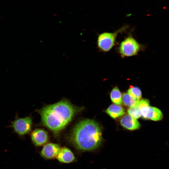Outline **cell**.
Here are the masks:
<instances>
[{
    "instance_id": "6",
    "label": "cell",
    "mask_w": 169,
    "mask_h": 169,
    "mask_svg": "<svg viewBox=\"0 0 169 169\" xmlns=\"http://www.w3.org/2000/svg\"><path fill=\"white\" fill-rule=\"evenodd\" d=\"M30 136L33 143L36 146L45 145L49 141L48 133L43 129H34L32 131Z\"/></svg>"
},
{
    "instance_id": "4",
    "label": "cell",
    "mask_w": 169,
    "mask_h": 169,
    "mask_svg": "<svg viewBox=\"0 0 169 169\" xmlns=\"http://www.w3.org/2000/svg\"><path fill=\"white\" fill-rule=\"evenodd\" d=\"M141 45L131 35H129L120 43L119 51L123 57L136 55L141 50Z\"/></svg>"
},
{
    "instance_id": "15",
    "label": "cell",
    "mask_w": 169,
    "mask_h": 169,
    "mask_svg": "<svg viewBox=\"0 0 169 169\" xmlns=\"http://www.w3.org/2000/svg\"><path fill=\"white\" fill-rule=\"evenodd\" d=\"M127 111L129 115L135 119H138L141 116V111L136 105L130 107Z\"/></svg>"
},
{
    "instance_id": "10",
    "label": "cell",
    "mask_w": 169,
    "mask_h": 169,
    "mask_svg": "<svg viewBox=\"0 0 169 169\" xmlns=\"http://www.w3.org/2000/svg\"><path fill=\"white\" fill-rule=\"evenodd\" d=\"M57 158L59 161L64 163H69L75 159L74 156L72 151L65 147L60 149Z\"/></svg>"
},
{
    "instance_id": "5",
    "label": "cell",
    "mask_w": 169,
    "mask_h": 169,
    "mask_svg": "<svg viewBox=\"0 0 169 169\" xmlns=\"http://www.w3.org/2000/svg\"><path fill=\"white\" fill-rule=\"evenodd\" d=\"M33 125L31 116L18 118L12 122L11 127L14 131L20 136H23L29 133Z\"/></svg>"
},
{
    "instance_id": "7",
    "label": "cell",
    "mask_w": 169,
    "mask_h": 169,
    "mask_svg": "<svg viewBox=\"0 0 169 169\" xmlns=\"http://www.w3.org/2000/svg\"><path fill=\"white\" fill-rule=\"evenodd\" d=\"M60 149V146L57 144L47 143L41 150L40 155L45 159H53L57 157Z\"/></svg>"
},
{
    "instance_id": "14",
    "label": "cell",
    "mask_w": 169,
    "mask_h": 169,
    "mask_svg": "<svg viewBox=\"0 0 169 169\" xmlns=\"http://www.w3.org/2000/svg\"><path fill=\"white\" fill-rule=\"evenodd\" d=\"M128 93L132 97L139 100L142 96L141 92L140 89L136 87L130 88L127 91Z\"/></svg>"
},
{
    "instance_id": "9",
    "label": "cell",
    "mask_w": 169,
    "mask_h": 169,
    "mask_svg": "<svg viewBox=\"0 0 169 169\" xmlns=\"http://www.w3.org/2000/svg\"><path fill=\"white\" fill-rule=\"evenodd\" d=\"M120 123L125 128L130 130L139 129L140 126L139 122L129 115H126L122 117L120 120Z\"/></svg>"
},
{
    "instance_id": "11",
    "label": "cell",
    "mask_w": 169,
    "mask_h": 169,
    "mask_svg": "<svg viewBox=\"0 0 169 169\" xmlns=\"http://www.w3.org/2000/svg\"><path fill=\"white\" fill-rule=\"evenodd\" d=\"M107 114L114 119H116L123 115L125 110L123 107L116 104L110 105L105 110Z\"/></svg>"
},
{
    "instance_id": "12",
    "label": "cell",
    "mask_w": 169,
    "mask_h": 169,
    "mask_svg": "<svg viewBox=\"0 0 169 169\" xmlns=\"http://www.w3.org/2000/svg\"><path fill=\"white\" fill-rule=\"evenodd\" d=\"M122 96L121 92L116 86L114 87L110 93L111 101L117 105H120L122 104Z\"/></svg>"
},
{
    "instance_id": "8",
    "label": "cell",
    "mask_w": 169,
    "mask_h": 169,
    "mask_svg": "<svg viewBox=\"0 0 169 169\" xmlns=\"http://www.w3.org/2000/svg\"><path fill=\"white\" fill-rule=\"evenodd\" d=\"M141 116L144 118L154 121H159L163 118L161 111L158 108L149 105L141 110Z\"/></svg>"
},
{
    "instance_id": "1",
    "label": "cell",
    "mask_w": 169,
    "mask_h": 169,
    "mask_svg": "<svg viewBox=\"0 0 169 169\" xmlns=\"http://www.w3.org/2000/svg\"><path fill=\"white\" fill-rule=\"evenodd\" d=\"M83 107H77L66 100L46 105L38 110L43 125L57 134L72 120Z\"/></svg>"
},
{
    "instance_id": "3",
    "label": "cell",
    "mask_w": 169,
    "mask_h": 169,
    "mask_svg": "<svg viewBox=\"0 0 169 169\" xmlns=\"http://www.w3.org/2000/svg\"><path fill=\"white\" fill-rule=\"evenodd\" d=\"M128 28L125 25L113 33L104 32L99 34L97 39V45L99 50L103 52L109 51L115 45L118 34L125 30Z\"/></svg>"
},
{
    "instance_id": "2",
    "label": "cell",
    "mask_w": 169,
    "mask_h": 169,
    "mask_svg": "<svg viewBox=\"0 0 169 169\" xmlns=\"http://www.w3.org/2000/svg\"><path fill=\"white\" fill-rule=\"evenodd\" d=\"M101 128L95 121L83 120L73 128L69 136L70 141L79 150L91 151L97 148L102 141Z\"/></svg>"
},
{
    "instance_id": "13",
    "label": "cell",
    "mask_w": 169,
    "mask_h": 169,
    "mask_svg": "<svg viewBox=\"0 0 169 169\" xmlns=\"http://www.w3.org/2000/svg\"><path fill=\"white\" fill-rule=\"evenodd\" d=\"M138 101L127 93H124L122 96V102L125 105L130 107L135 105Z\"/></svg>"
}]
</instances>
